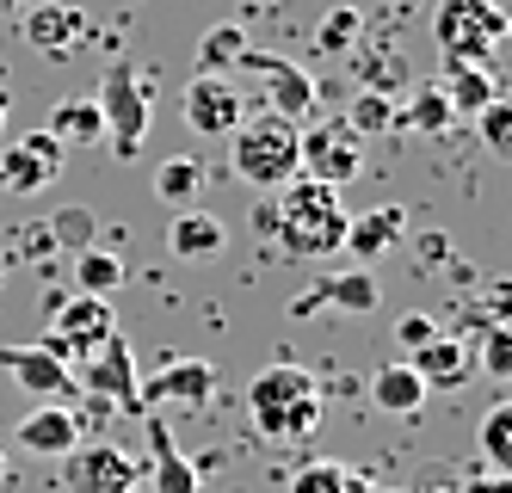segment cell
I'll use <instances>...</instances> for the list:
<instances>
[{
  "label": "cell",
  "instance_id": "1",
  "mask_svg": "<svg viewBox=\"0 0 512 493\" xmlns=\"http://www.w3.org/2000/svg\"><path fill=\"white\" fill-rule=\"evenodd\" d=\"M321 407H327V389H321V376L303 370V364H266L247 383V413H253V426H260L272 444L315 438Z\"/></svg>",
  "mask_w": 512,
  "mask_h": 493
},
{
  "label": "cell",
  "instance_id": "2",
  "mask_svg": "<svg viewBox=\"0 0 512 493\" xmlns=\"http://www.w3.org/2000/svg\"><path fill=\"white\" fill-rule=\"evenodd\" d=\"M346 210H340V192L334 185H321V179H290L278 185V198H272V235L284 241V253H297V259H327V253H340L346 247Z\"/></svg>",
  "mask_w": 512,
  "mask_h": 493
},
{
  "label": "cell",
  "instance_id": "3",
  "mask_svg": "<svg viewBox=\"0 0 512 493\" xmlns=\"http://www.w3.org/2000/svg\"><path fill=\"white\" fill-rule=\"evenodd\" d=\"M229 167L241 185H253V192H278V185L297 179V124L272 118V111H260V118H241L235 136H229Z\"/></svg>",
  "mask_w": 512,
  "mask_h": 493
},
{
  "label": "cell",
  "instance_id": "4",
  "mask_svg": "<svg viewBox=\"0 0 512 493\" xmlns=\"http://www.w3.org/2000/svg\"><path fill=\"white\" fill-rule=\"evenodd\" d=\"M432 37L445 50V62H488L512 37V19H506L500 0H438Z\"/></svg>",
  "mask_w": 512,
  "mask_h": 493
},
{
  "label": "cell",
  "instance_id": "5",
  "mask_svg": "<svg viewBox=\"0 0 512 493\" xmlns=\"http://www.w3.org/2000/svg\"><path fill=\"white\" fill-rule=\"evenodd\" d=\"M93 105H99V118H105V142H112V155L130 161L136 148H142V136H149V81L136 74L130 56H112Z\"/></svg>",
  "mask_w": 512,
  "mask_h": 493
},
{
  "label": "cell",
  "instance_id": "6",
  "mask_svg": "<svg viewBox=\"0 0 512 493\" xmlns=\"http://www.w3.org/2000/svg\"><path fill=\"white\" fill-rule=\"evenodd\" d=\"M364 167V136L346 124V118H309V130H297V173L303 179H321V185H340L358 179Z\"/></svg>",
  "mask_w": 512,
  "mask_h": 493
},
{
  "label": "cell",
  "instance_id": "7",
  "mask_svg": "<svg viewBox=\"0 0 512 493\" xmlns=\"http://www.w3.org/2000/svg\"><path fill=\"white\" fill-rule=\"evenodd\" d=\"M235 74L266 93L272 118H284V124H309V118H315V74H309V68H297V62L266 56V50H253V44H247L241 62H235Z\"/></svg>",
  "mask_w": 512,
  "mask_h": 493
},
{
  "label": "cell",
  "instance_id": "8",
  "mask_svg": "<svg viewBox=\"0 0 512 493\" xmlns=\"http://www.w3.org/2000/svg\"><path fill=\"white\" fill-rule=\"evenodd\" d=\"M81 389H87V395H99V401H112L118 413H136V420H142V401H136L142 376H136V352H130V339H124V333L99 339V346L87 352Z\"/></svg>",
  "mask_w": 512,
  "mask_h": 493
},
{
  "label": "cell",
  "instance_id": "9",
  "mask_svg": "<svg viewBox=\"0 0 512 493\" xmlns=\"http://www.w3.org/2000/svg\"><path fill=\"white\" fill-rule=\"evenodd\" d=\"M62 463H68V493H130L142 481V463L105 438H81Z\"/></svg>",
  "mask_w": 512,
  "mask_h": 493
},
{
  "label": "cell",
  "instance_id": "10",
  "mask_svg": "<svg viewBox=\"0 0 512 493\" xmlns=\"http://www.w3.org/2000/svg\"><path fill=\"white\" fill-rule=\"evenodd\" d=\"M179 118H186V130L204 136V142H216V136L229 142L235 124H241V93L223 81V74H192L186 99H179Z\"/></svg>",
  "mask_w": 512,
  "mask_h": 493
},
{
  "label": "cell",
  "instance_id": "11",
  "mask_svg": "<svg viewBox=\"0 0 512 493\" xmlns=\"http://www.w3.org/2000/svg\"><path fill=\"white\" fill-rule=\"evenodd\" d=\"M62 161H68V148L50 130H31L0 155V185H7V192H44V185L62 179Z\"/></svg>",
  "mask_w": 512,
  "mask_h": 493
},
{
  "label": "cell",
  "instance_id": "12",
  "mask_svg": "<svg viewBox=\"0 0 512 493\" xmlns=\"http://www.w3.org/2000/svg\"><path fill=\"white\" fill-rule=\"evenodd\" d=\"M0 370H7L25 395H44V401H56V407H75V395H81L75 370L56 364V358H44L38 346H0Z\"/></svg>",
  "mask_w": 512,
  "mask_h": 493
},
{
  "label": "cell",
  "instance_id": "13",
  "mask_svg": "<svg viewBox=\"0 0 512 493\" xmlns=\"http://www.w3.org/2000/svg\"><path fill=\"white\" fill-rule=\"evenodd\" d=\"M210 395H216V364H204V358H167L155 383H142V389H136L142 413H155L161 401H179V407H204Z\"/></svg>",
  "mask_w": 512,
  "mask_h": 493
},
{
  "label": "cell",
  "instance_id": "14",
  "mask_svg": "<svg viewBox=\"0 0 512 493\" xmlns=\"http://www.w3.org/2000/svg\"><path fill=\"white\" fill-rule=\"evenodd\" d=\"M19 31H25V44L38 50V56H68L75 50V37H87V13H75L68 0H38V7H25L19 13Z\"/></svg>",
  "mask_w": 512,
  "mask_h": 493
},
{
  "label": "cell",
  "instance_id": "15",
  "mask_svg": "<svg viewBox=\"0 0 512 493\" xmlns=\"http://www.w3.org/2000/svg\"><path fill=\"white\" fill-rule=\"evenodd\" d=\"M408 370L426 383V395L432 389H463L469 376H475V346L463 333H438V339H426V346L408 358Z\"/></svg>",
  "mask_w": 512,
  "mask_h": 493
},
{
  "label": "cell",
  "instance_id": "16",
  "mask_svg": "<svg viewBox=\"0 0 512 493\" xmlns=\"http://www.w3.org/2000/svg\"><path fill=\"white\" fill-rule=\"evenodd\" d=\"M50 333L68 339V352L81 358V352L99 346V339H112V333H118V315H112V302H105V296H62Z\"/></svg>",
  "mask_w": 512,
  "mask_h": 493
},
{
  "label": "cell",
  "instance_id": "17",
  "mask_svg": "<svg viewBox=\"0 0 512 493\" xmlns=\"http://www.w3.org/2000/svg\"><path fill=\"white\" fill-rule=\"evenodd\" d=\"M13 444H25L31 457H68V450L81 444V426H75V407H56V401H44V407H31L25 420H19V432H13Z\"/></svg>",
  "mask_w": 512,
  "mask_h": 493
},
{
  "label": "cell",
  "instance_id": "18",
  "mask_svg": "<svg viewBox=\"0 0 512 493\" xmlns=\"http://www.w3.org/2000/svg\"><path fill=\"white\" fill-rule=\"evenodd\" d=\"M142 420H149V444H155V493H204V469L186 457V450L173 444V432L155 420V413H142Z\"/></svg>",
  "mask_w": 512,
  "mask_h": 493
},
{
  "label": "cell",
  "instance_id": "19",
  "mask_svg": "<svg viewBox=\"0 0 512 493\" xmlns=\"http://www.w3.org/2000/svg\"><path fill=\"white\" fill-rule=\"evenodd\" d=\"M401 235H408V210L383 204V210H371V216L346 222V253H358V265H371V259L395 253V247H401Z\"/></svg>",
  "mask_w": 512,
  "mask_h": 493
},
{
  "label": "cell",
  "instance_id": "20",
  "mask_svg": "<svg viewBox=\"0 0 512 493\" xmlns=\"http://www.w3.org/2000/svg\"><path fill=\"white\" fill-rule=\"evenodd\" d=\"M167 247L179 259H223L229 253V229H223V216H210V210H179L173 229H167Z\"/></svg>",
  "mask_w": 512,
  "mask_h": 493
},
{
  "label": "cell",
  "instance_id": "21",
  "mask_svg": "<svg viewBox=\"0 0 512 493\" xmlns=\"http://www.w3.org/2000/svg\"><path fill=\"white\" fill-rule=\"evenodd\" d=\"M438 93L451 99L457 124H469L488 99H500V81L488 74V62H445V81H438Z\"/></svg>",
  "mask_w": 512,
  "mask_h": 493
},
{
  "label": "cell",
  "instance_id": "22",
  "mask_svg": "<svg viewBox=\"0 0 512 493\" xmlns=\"http://www.w3.org/2000/svg\"><path fill=\"white\" fill-rule=\"evenodd\" d=\"M371 401H377L383 413H395V420H414V413L426 407V383L408 370V358H401V364H383V370L371 376Z\"/></svg>",
  "mask_w": 512,
  "mask_h": 493
},
{
  "label": "cell",
  "instance_id": "23",
  "mask_svg": "<svg viewBox=\"0 0 512 493\" xmlns=\"http://www.w3.org/2000/svg\"><path fill=\"white\" fill-rule=\"evenodd\" d=\"M395 124H408L414 136H451L457 130V111H451V99L438 93V87H420V93H401V105H395Z\"/></svg>",
  "mask_w": 512,
  "mask_h": 493
},
{
  "label": "cell",
  "instance_id": "24",
  "mask_svg": "<svg viewBox=\"0 0 512 493\" xmlns=\"http://www.w3.org/2000/svg\"><path fill=\"white\" fill-rule=\"evenodd\" d=\"M155 198L192 210V204L204 198V161H198V155H167V161L155 167Z\"/></svg>",
  "mask_w": 512,
  "mask_h": 493
},
{
  "label": "cell",
  "instance_id": "25",
  "mask_svg": "<svg viewBox=\"0 0 512 493\" xmlns=\"http://www.w3.org/2000/svg\"><path fill=\"white\" fill-rule=\"evenodd\" d=\"M62 148H87V142H105V118H99V105L93 99H62L50 111V124H44Z\"/></svg>",
  "mask_w": 512,
  "mask_h": 493
},
{
  "label": "cell",
  "instance_id": "26",
  "mask_svg": "<svg viewBox=\"0 0 512 493\" xmlns=\"http://www.w3.org/2000/svg\"><path fill=\"white\" fill-rule=\"evenodd\" d=\"M475 450H482V469H500L512 475V401L500 395L488 413H482V432H475Z\"/></svg>",
  "mask_w": 512,
  "mask_h": 493
},
{
  "label": "cell",
  "instance_id": "27",
  "mask_svg": "<svg viewBox=\"0 0 512 493\" xmlns=\"http://www.w3.org/2000/svg\"><path fill=\"white\" fill-rule=\"evenodd\" d=\"M241 50H247V31L235 25V19H223V25H210L204 37H198V74H235V62H241Z\"/></svg>",
  "mask_w": 512,
  "mask_h": 493
},
{
  "label": "cell",
  "instance_id": "28",
  "mask_svg": "<svg viewBox=\"0 0 512 493\" xmlns=\"http://www.w3.org/2000/svg\"><path fill=\"white\" fill-rule=\"evenodd\" d=\"M118 284H124V259L112 247H81L75 253V290L81 296H105V302H112Z\"/></svg>",
  "mask_w": 512,
  "mask_h": 493
},
{
  "label": "cell",
  "instance_id": "29",
  "mask_svg": "<svg viewBox=\"0 0 512 493\" xmlns=\"http://www.w3.org/2000/svg\"><path fill=\"white\" fill-rule=\"evenodd\" d=\"M321 290H327V309H340V315H371L383 302L377 278L364 272V265H352V272H340V278H321Z\"/></svg>",
  "mask_w": 512,
  "mask_h": 493
},
{
  "label": "cell",
  "instance_id": "30",
  "mask_svg": "<svg viewBox=\"0 0 512 493\" xmlns=\"http://www.w3.org/2000/svg\"><path fill=\"white\" fill-rule=\"evenodd\" d=\"M395 105H401V99H389V93H371V87H364V93L346 105V124H352L364 142H371V136H389V130H395Z\"/></svg>",
  "mask_w": 512,
  "mask_h": 493
},
{
  "label": "cell",
  "instance_id": "31",
  "mask_svg": "<svg viewBox=\"0 0 512 493\" xmlns=\"http://www.w3.org/2000/svg\"><path fill=\"white\" fill-rule=\"evenodd\" d=\"M475 370H482L488 383H512V327L506 321L482 327V339H475Z\"/></svg>",
  "mask_w": 512,
  "mask_h": 493
},
{
  "label": "cell",
  "instance_id": "32",
  "mask_svg": "<svg viewBox=\"0 0 512 493\" xmlns=\"http://www.w3.org/2000/svg\"><path fill=\"white\" fill-rule=\"evenodd\" d=\"M358 37H364L358 7H334L321 19V31H315V56H346V50H358Z\"/></svg>",
  "mask_w": 512,
  "mask_h": 493
},
{
  "label": "cell",
  "instance_id": "33",
  "mask_svg": "<svg viewBox=\"0 0 512 493\" xmlns=\"http://www.w3.org/2000/svg\"><path fill=\"white\" fill-rule=\"evenodd\" d=\"M346 475H352V463H340V457H315V463H303L297 475H290L284 493H346Z\"/></svg>",
  "mask_w": 512,
  "mask_h": 493
},
{
  "label": "cell",
  "instance_id": "34",
  "mask_svg": "<svg viewBox=\"0 0 512 493\" xmlns=\"http://www.w3.org/2000/svg\"><path fill=\"white\" fill-rule=\"evenodd\" d=\"M358 81L371 87V93L401 99V87H408V68H401L395 56H383V50H358Z\"/></svg>",
  "mask_w": 512,
  "mask_h": 493
},
{
  "label": "cell",
  "instance_id": "35",
  "mask_svg": "<svg viewBox=\"0 0 512 493\" xmlns=\"http://www.w3.org/2000/svg\"><path fill=\"white\" fill-rule=\"evenodd\" d=\"M469 124L482 130V148H494V155H512V99H488Z\"/></svg>",
  "mask_w": 512,
  "mask_h": 493
},
{
  "label": "cell",
  "instance_id": "36",
  "mask_svg": "<svg viewBox=\"0 0 512 493\" xmlns=\"http://www.w3.org/2000/svg\"><path fill=\"white\" fill-rule=\"evenodd\" d=\"M438 333H445V327H438V321H432L426 309H408V315H401V321H395V346H401V352H408V358H414V352L426 346V339H438Z\"/></svg>",
  "mask_w": 512,
  "mask_h": 493
},
{
  "label": "cell",
  "instance_id": "37",
  "mask_svg": "<svg viewBox=\"0 0 512 493\" xmlns=\"http://www.w3.org/2000/svg\"><path fill=\"white\" fill-rule=\"evenodd\" d=\"M50 235H56L62 247H75V253H81V247H99V241H87V235H93V216H87L81 204L62 210V216H50Z\"/></svg>",
  "mask_w": 512,
  "mask_h": 493
},
{
  "label": "cell",
  "instance_id": "38",
  "mask_svg": "<svg viewBox=\"0 0 512 493\" xmlns=\"http://www.w3.org/2000/svg\"><path fill=\"white\" fill-rule=\"evenodd\" d=\"M463 493H512V475H500V469H469L463 475Z\"/></svg>",
  "mask_w": 512,
  "mask_h": 493
},
{
  "label": "cell",
  "instance_id": "39",
  "mask_svg": "<svg viewBox=\"0 0 512 493\" xmlns=\"http://www.w3.org/2000/svg\"><path fill=\"white\" fill-rule=\"evenodd\" d=\"M19 241H25V247H19L25 259H50V253H56V235H50V222H31V229H25Z\"/></svg>",
  "mask_w": 512,
  "mask_h": 493
},
{
  "label": "cell",
  "instance_id": "40",
  "mask_svg": "<svg viewBox=\"0 0 512 493\" xmlns=\"http://www.w3.org/2000/svg\"><path fill=\"white\" fill-rule=\"evenodd\" d=\"M315 309H327V290L315 284V290H303L297 302H290V321H303V315H315Z\"/></svg>",
  "mask_w": 512,
  "mask_h": 493
},
{
  "label": "cell",
  "instance_id": "41",
  "mask_svg": "<svg viewBox=\"0 0 512 493\" xmlns=\"http://www.w3.org/2000/svg\"><path fill=\"white\" fill-rule=\"evenodd\" d=\"M420 247H426V265L445 259V235H420Z\"/></svg>",
  "mask_w": 512,
  "mask_h": 493
},
{
  "label": "cell",
  "instance_id": "42",
  "mask_svg": "<svg viewBox=\"0 0 512 493\" xmlns=\"http://www.w3.org/2000/svg\"><path fill=\"white\" fill-rule=\"evenodd\" d=\"M371 487H377V481L364 475V469H352V475H346V493H371Z\"/></svg>",
  "mask_w": 512,
  "mask_h": 493
},
{
  "label": "cell",
  "instance_id": "43",
  "mask_svg": "<svg viewBox=\"0 0 512 493\" xmlns=\"http://www.w3.org/2000/svg\"><path fill=\"white\" fill-rule=\"evenodd\" d=\"M0 7H7V13H19V7H38V0H0Z\"/></svg>",
  "mask_w": 512,
  "mask_h": 493
},
{
  "label": "cell",
  "instance_id": "44",
  "mask_svg": "<svg viewBox=\"0 0 512 493\" xmlns=\"http://www.w3.org/2000/svg\"><path fill=\"white\" fill-rule=\"evenodd\" d=\"M0 481H7V450H0Z\"/></svg>",
  "mask_w": 512,
  "mask_h": 493
},
{
  "label": "cell",
  "instance_id": "45",
  "mask_svg": "<svg viewBox=\"0 0 512 493\" xmlns=\"http://www.w3.org/2000/svg\"><path fill=\"white\" fill-rule=\"evenodd\" d=\"M0 124H7V93H0Z\"/></svg>",
  "mask_w": 512,
  "mask_h": 493
},
{
  "label": "cell",
  "instance_id": "46",
  "mask_svg": "<svg viewBox=\"0 0 512 493\" xmlns=\"http://www.w3.org/2000/svg\"><path fill=\"white\" fill-rule=\"evenodd\" d=\"M371 493H395V487H371Z\"/></svg>",
  "mask_w": 512,
  "mask_h": 493
}]
</instances>
